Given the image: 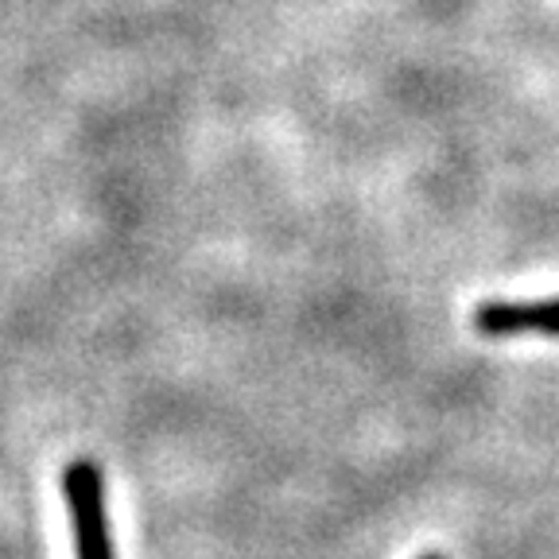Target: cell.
<instances>
[{
    "label": "cell",
    "instance_id": "obj_2",
    "mask_svg": "<svg viewBox=\"0 0 559 559\" xmlns=\"http://www.w3.org/2000/svg\"><path fill=\"white\" fill-rule=\"evenodd\" d=\"M474 331L481 338H516V334H548L559 338V299H536V304H501V299H489V304L474 307Z\"/></svg>",
    "mask_w": 559,
    "mask_h": 559
},
{
    "label": "cell",
    "instance_id": "obj_1",
    "mask_svg": "<svg viewBox=\"0 0 559 559\" xmlns=\"http://www.w3.org/2000/svg\"><path fill=\"white\" fill-rule=\"evenodd\" d=\"M62 498L74 524V551L79 559H117L105 513V478L94 459H74L62 471Z\"/></svg>",
    "mask_w": 559,
    "mask_h": 559
},
{
    "label": "cell",
    "instance_id": "obj_3",
    "mask_svg": "<svg viewBox=\"0 0 559 559\" xmlns=\"http://www.w3.org/2000/svg\"><path fill=\"white\" fill-rule=\"evenodd\" d=\"M419 559H447V556H439V551H431V556H419Z\"/></svg>",
    "mask_w": 559,
    "mask_h": 559
}]
</instances>
